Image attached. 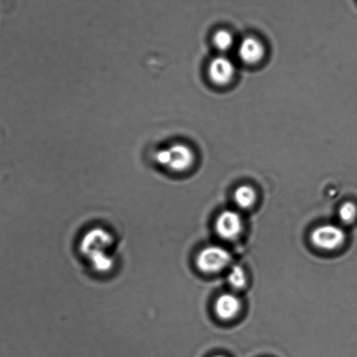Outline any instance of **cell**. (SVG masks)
<instances>
[{
    "label": "cell",
    "mask_w": 357,
    "mask_h": 357,
    "mask_svg": "<svg viewBox=\"0 0 357 357\" xmlns=\"http://www.w3.org/2000/svg\"><path fill=\"white\" fill-rule=\"evenodd\" d=\"M155 162L161 168L172 173L186 172L196 161L195 153L188 145L175 143L158 149L155 152Z\"/></svg>",
    "instance_id": "1"
},
{
    "label": "cell",
    "mask_w": 357,
    "mask_h": 357,
    "mask_svg": "<svg viewBox=\"0 0 357 357\" xmlns=\"http://www.w3.org/2000/svg\"><path fill=\"white\" fill-rule=\"evenodd\" d=\"M231 256L227 249L218 245H210L204 248L197 255V268L206 273L222 271L231 262Z\"/></svg>",
    "instance_id": "2"
},
{
    "label": "cell",
    "mask_w": 357,
    "mask_h": 357,
    "mask_svg": "<svg viewBox=\"0 0 357 357\" xmlns=\"http://www.w3.org/2000/svg\"><path fill=\"white\" fill-rule=\"evenodd\" d=\"M346 234L338 225L327 224L317 227L311 232L310 240L317 248L325 251L337 249L344 243Z\"/></svg>",
    "instance_id": "3"
},
{
    "label": "cell",
    "mask_w": 357,
    "mask_h": 357,
    "mask_svg": "<svg viewBox=\"0 0 357 357\" xmlns=\"http://www.w3.org/2000/svg\"><path fill=\"white\" fill-rule=\"evenodd\" d=\"M242 230L243 220L237 211H225L218 216L216 221V231L224 240H235L240 236Z\"/></svg>",
    "instance_id": "4"
},
{
    "label": "cell",
    "mask_w": 357,
    "mask_h": 357,
    "mask_svg": "<svg viewBox=\"0 0 357 357\" xmlns=\"http://www.w3.org/2000/svg\"><path fill=\"white\" fill-rule=\"evenodd\" d=\"M235 72L234 61L224 55L213 58L208 67V75L217 86L228 85L234 79Z\"/></svg>",
    "instance_id": "5"
},
{
    "label": "cell",
    "mask_w": 357,
    "mask_h": 357,
    "mask_svg": "<svg viewBox=\"0 0 357 357\" xmlns=\"http://www.w3.org/2000/svg\"><path fill=\"white\" fill-rule=\"evenodd\" d=\"M237 50L238 57L248 65L258 64L265 57L264 45L255 37L244 38L238 45Z\"/></svg>",
    "instance_id": "6"
},
{
    "label": "cell",
    "mask_w": 357,
    "mask_h": 357,
    "mask_svg": "<svg viewBox=\"0 0 357 357\" xmlns=\"http://www.w3.org/2000/svg\"><path fill=\"white\" fill-rule=\"evenodd\" d=\"M241 303L234 294H224L218 298L215 303V311L222 320H231L240 312Z\"/></svg>",
    "instance_id": "7"
},
{
    "label": "cell",
    "mask_w": 357,
    "mask_h": 357,
    "mask_svg": "<svg viewBox=\"0 0 357 357\" xmlns=\"http://www.w3.org/2000/svg\"><path fill=\"white\" fill-rule=\"evenodd\" d=\"M257 195L252 187L249 185H241L235 190L234 200L238 207L242 209H248L255 203Z\"/></svg>",
    "instance_id": "8"
},
{
    "label": "cell",
    "mask_w": 357,
    "mask_h": 357,
    "mask_svg": "<svg viewBox=\"0 0 357 357\" xmlns=\"http://www.w3.org/2000/svg\"><path fill=\"white\" fill-rule=\"evenodd\" d=\"M213 41L215 47L221 53H227L234 48L235 45V39L234 34L227 30H218L215 33Z\"/></svg>",
    "instance_id": "9"
},
{
    "label": "cell",
    "mask_w": 357,
    "mask_h": 357,
    "mask_svg": "<svg viewBox=\"0 0 357 357\" xmlns=\"http://www.w3.org/2000/svg\"><path fill=\"white\" fill-rule=\"evenodd\" d=\"M227 280L229 284L235 289H243L247 283V277H245L244 269L238 265L232 266L228 273Z\"/></svg>",
    "instance_id": "10"
},
{
    "label": "cell",
    "mask_w": 357,
    "mask_h": 357,
    "mask_svg": "<svg viewBox=\"0 0 357 357\" xmlns=\"http://www.w3.org/2000/svg\"><path fill=\"white\" fill-rule=\"evenodd\" d=\"M338 215L342 223L351 224L356 218L357 207L352 202H346L340 208Z\"/></svg>",
    "instance_id": "11"
},
{
    "label": "cell",
    "mask_w": 357,
    "mask_h": 357,
    "mask_svg": "<svg viewBox=\"0 0 357 357\" xmlns=\"http://www.w3.org/2000/svg\"><path fill=\"white\" fill-rule=\"evenodd\" d=\"M214 357H225V356H214Z\"/></svg>",
    "instance_id": "12"
}]
</instances>
